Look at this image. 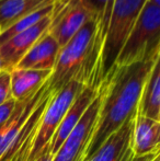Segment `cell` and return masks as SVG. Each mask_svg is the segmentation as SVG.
Returning <instances> with one entry per match:
<instances>
[{
  "mask_svg": "<svg viewBox=\"0 0 160 161\" xmlns=\"http://www.w3.org/2000/svg\"><path fill=\"white\" fill-rule=\"evenodd\" d=\"M152 161H160V158H159V156H157V157L155 158V159L152 160Z\"/></svg>",
  "mask_w": 160,
  "mask_h": 161,
  "instance_id": "23",
  "label": "cell"
},
{
  "mask_svg": "<svg viewBox=\"0 0 160 161\" xmlns=\"http://www.w3.org/2000/svg\"><path fill=\"white\" fill-rule=\"evenodd\" d=\"M53 6H54V3L44 7V8L40 9V10H37V11H34V12L28 14L26 17L20 19L19 21H17L14 24H12V25L7 29V30L0 32V45L6 42V41H8L9 38H11L12 36L28 30L29 28H31V26H33L34 24H36L37 22H40L41 20H43L44 18L49 17V15L52 14V11H53Z\"/></svg>",
  "mask_w": 160,
  "mask_h": 161,
  "instance_id": "17",
  "label": "cell"
},
{
  "mask_svg": "<svg viewBox=\"0 0 160 161\" xmlns=\"http://www.w3.org/2000/svg\"><path fill=\"white\" fill-rule=\"evenodd\" d=\"M91 18L94 17L83 0H57L54 1L48 33L63 47Z\"/></svg>",
  "mask_w": 160,
  "mask_h": 161,
  "instance_id": "6",
  "label": "cell"
},
{
  "mask_svg": "<svg viewBox=\"0 0 160 161\" xmlns=\"http://www.w3.org/2000/svg\"><path fill=\"white\" fill-rule=\"evenodd\" d=\"M147 1H149L150 3L155 4L157 7H160V0H147Z\"/></svg>",
  "mask_w": 160,
  "mask_h": 161,
  "instance_id": "22",
  "label": "cell"
},
{
  "mask_svg": "<svg viewBox=\"0 0 160 161\" xmlns=\"http://www.w3.org/2000/svg\"><path fill=\"white\" fill-rule=\"evenodd\" d=\"M53 3L54 0H0V32L30 13Z\"/></svg>",
  "mask_w": 160,
  "mask_h": 161,
  "instance_id": "16",
  "label": "cell"
},
{
  "mask_svg": "<svg viewBox=\"0 0 160 161\" xmlns=\"http://www.w3.org/2000/svg\"><path fill=\"white\" fill-rule=\"evenodd\" d=\"M51 15L44 18L28 30L12 36L0 45V63L2 70L10 72L17 67L31 47L48 31Z\"/></svg>",
  "mask_w": 160,
  "mask_h": 161,
  "instance_id": "9",
  "label": "cell"
},
{
  "mask_svg": "<svg viewBox=\"0 0 160 161\" xmlns=\"http://www.w3.org/2000/svg\"><path fill=\"white\" fill-rule=\"evenodd\" d=\"M83 2H85L86 7L89 9L90 12L92 13V15L97 19L99 36L103 44L114 0H83Z\"/></svg>",
  "mask_w": 160,
  "mask_h": 161,
  "instance_id": "18",
  "label": "cell"
},
{
  "mask_svg": "<svg viewBox=\"0 0 160 161\" xmlns=\"http://www.w3.org/2000/svg\"><path fill=\"white\" fill-rule=\"evenodd\" d=\"M15 103H17V101L12 97L0 105V126L7 123V121L10 119L11 114L15 108Z\"/></svg>",
  "mask_w": 160,
  "mask_h": 161,
  "instance_id": "20",
  "label": "cell"
},
{
  "mask_svg": "<svg viewBox=\"0 0 160 161\" xmlns=\"http://www.w3.org/2000/svg\"><path fill=\"white\" fill-rule=\"evenodd\" d=\"M160 56L127 66L114 65L100 83L102 102L97 124L82 161H88L102 144L137 112L145 81Z\"/></svg>",
  "mask_w": 160,
  "mask_h": 161,
  "instance_id": "1",
  "label": "cell"
},
{
  "mask_svg": "<svg viewBox=\"0 0 160 161\" xmlns=\"http://www.w3.org/2000/svg\"><path fill=\"white\" fill-rule=\"evenodd\" d=\"M99 86H86L79 94L76 97L71 105L69 106L68 111L65 114L59 127L55 131L53 136V139L49 145V151L53 155H55L65 142L68 135L71 133L74 128L76 127L79 121L89 108V105L92 103L94 97L98 94Z\"/></svg>",
  "mask_w": 160,
  "mask_h": 161,
  "instance_id": "11",
  "label": "cell"
},
{
  "mask_svg": "<svg viewBox=\"0 0 160 161\" xmlns=\"http://www.w3.org/2000/svg\"><path fill=\"white\" fill-rule=\"evenodd\" d=\"M160 56V7L146 1L122 46L116 66H127Z\"/></svg>",
  "mask_w": 160,
  "mask_h": 161,
  "instance_id": "3",
  "label": "cell"
},
{
  "mask_svg": "<svg viewBox=\"0 0 160 161\" xmlns=\"http://www.w3.org/2000/svg\"><path fill=\"white\" fill-rule=\"evenodd\" d=\"M60 51L57 41L47 31L30 48L15 68L35 70H53Z\"/></svg>",
  "mask_w": 160,
  "mask_h": 161,
  "instance_id": "12",
  "label": "cell"
},
{
  "mask_svg": "<svg viewBox=\"0 0 160 161\" xmlns=\"http://www.w3.org/2000/svg\"><path fill=\"white\" fill-rule=\"evenodd\" d=\"M136 113L130 115L125 123L103 142L102 146L88 161H152L157 156H159L158 153L144 157H134L132 149V136Z\"/></svg>",
  "mask_w": 160,
  "mask_h": 161,
  "instance_id": "8",
  "label": "cell"
},
{
  "mask_svg": "<svg viewBox=\"0 0 160 161\" xmlns=\"http://www.w3.org/2000/svg\"><path fill=\"white\" fill-rule=\"evenodd\" d=\"M102 42L96 18L88 20L67 44L60 47L47 90L56 93L69 81L77 80L85 86H100Z\"/></svg>",
  "mask_w": 160,
  "mask_h": 161,
  "instance_id": "2",
  "label": "cell"
},
{
  "mask_svg": "<svg viewBox=\"0 0 160 161\" xmlns=\"http://www.w3.org/2000/svg\"><path fill=\"white\" fill-rule=\"evenodd\" d=\"M160 122L154 121L136 113L132 136L134 157H144L159 153Z\"/></svg>",
  "mask_w": 160,
  "mask_h": 161,
  "instance_id": "13",
  "label": "cell"
},
{
  "mask_svg": "<svg viewBox=\"0 0 160 161\" xmlns=\"http://www.w3.org/2000/svg\"><path fill=\"white\" fill-rule=\"evenodd\" d=\"M137 114L160 122V59L155 63L145 81Z\"/></svg>",
  "mask_w": 160,
  "mask_h": 161,
  "instance_id": "15",
  "label": "cell"
},
{
  "mask_svg": "<svg viewBox=\"0 0 160 161\" xmlns=\"http://www.w3.org/2000/svg\"><path fill=\"white\" fill-rule=\"evenodd\" d=\"M2 71V67H1V63H0V72Z\"/></svg>",
  "mask_w": 160,
  "mask_h": 161,
  "instance_id": "24",
  "label": "cell"
},
{
  "mask_svg": "<svg viewBox=\"0 0 160 161\" xmlns=\"http://www.w3.org/2000/svg\"><path fill=\"white\" fill-rule=\"evenodd\" d=\"M10 99H12L10 72L2 70L0 72V105Z\"/></svg>",
  "mask_w": 160,
  "mask_h": 161,
  "instance_id": "19",
  "label": "cell"
},
{
  "mask_svg": "<svg viewBox=\"0 0 160 161\" xmlns=\"http://www.w3.org/2000/svg\"><path fill=\"white\" fill-rule=\"evenodd\" d=\"M52 70L14 68L10 71L11 94L15 101L30 99L51 77Z\"/></svg>",
  "mask_w": 160,
  "mask_h": 161,
  "instance_id": "14",
  "label": "cell"
},
{
  "mask_svg": "<svg viewBox=\"0 0 160 161\" xmlns=\"http://www.w3.org/2000/svg\"><path fill=\"white\" fill-rule=\"evenodd\" d=\"M86 86L80 81L71 80L49 99L43 113L39 130L33 142L31 153L26 161H34L45 151L49 150L53 136L59 127L69 106Z\"/></svg>",
  "mask_w": 160,
  "mask_h": 161,
  "instance_id": "5",
  "label": "cell"
},
{
  "mask_svg": "<svg viewBox=\"0 0 160 161\" xmlns=\"http://www.w3.org/2000/svg\"><path fill=\"white\" fill-rule=\"evenodd\" d=\"M147 0H114L101 51V81L115 64L124 42Z\"/></svg>",
  "mask_w": 160,
  "mask_h": 161,
  "instance_id": "4",
  "label": "cell"
},
{
  "mask_svg": "<svg viewBox=\"0 0 160 161\" xmlns=\"http://www.w3.org/2000/svg\"><path fill=\"white\" fill-rule=\"evenodd\" d=\"M53 158H54V155L49 150H47L34 161H53Z\"/></svg>",
  "mask_w": 160,
  "mask_h": 161,
  "instance_id": "21",
  "label": "cell"
},
{
  "mask_svg": "<svg viewBox=\"0 0 160 161\" xmlns=\"http://www.w3.org/2000/svg\"><path fill=\"white\" fill-rule=\"evenodd\" d=\"M101 102L102 91L99 86L97 97L82 115L79 123L71 130L58 151L54 155L53 161H82L85 151L91 140L96 127Z\"/></svg>",
  "mask_w": 160,
  "mask_h": 161,
  "instance_id": "7",
  "label": "cell"
},
{
  "mask_svg": "<svg viewBox=\"0 0 160 161\" xmlns=\"http://www.w3.org/2000/svg\"><path fill=\"white\" fill-rule=\"evenodd\" d=\"M53 96V93L46 91L42 100L39 102L36 108L33 110L29 119L25 121L23 126L17 134L14 139L10 144V146L7 148V150L2 153L0 157V161H26L29 155L31 153V149L33 146V142L39 130L41 119H42L43 113L47 106L49 99Z\"/></svg>",
  "mask_w": 160,
  "mask_h": 161,
  "instance_id": "10",
  "label": "cell"
}]
</instances>
